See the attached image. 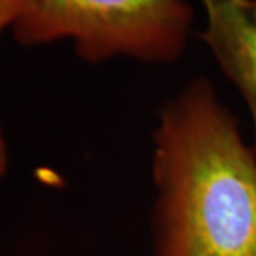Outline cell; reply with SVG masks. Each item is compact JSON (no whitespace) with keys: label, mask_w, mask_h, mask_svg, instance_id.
<instances>
[{"label":"cell","mask_w":256,"mask_h":256,"mask_svg":"<svg viewBox=\"0 0 256 256\" xmlns=\"http://www.w3.org/2000/svg\"><path fill=\"white\" fill-rule=\"evenodd\" d=\"M151 172L154 256H256V152L210 80L162 106Z\"/></svg>","instance_id":"6da1fadb"},{"label":"cell","mask_w":256,"mask_h":256,"mask_svg":"<svg viewBox=\"0 0 256 256\" xmlns=\"http://www.w3.org/2000/svg\"><path fill=\"white\" fill-rule=\"evenodd\" d=\"M192 18L186 0H34L12 32L22 46L72 40L92 64L118 57L164 64L184 53Z\"/></svg>","instance_id":"7a4b0ae2"},{"label":"cell","mask_w":256,"mask_h":256,"mask_svg":"<svg viewBox=\"0 0 256 256\" xmlns=\"http://www.w3.org/2000/svg\"><path fill=\"white\" fill-rule=\"evenodd\" d=\"M200 3L205 13V28L200 37L246 104L256 152V0Z\"/></svg>","instance_id":"3957f363"},{"label":"cell","mask_w":256,"mask_h":256,"mask_svg":"<svg viewBox=\"0 0 256 256\" xmlns=\"http://www.w3.org/2000/svg\"><path fill=\"white\" fill-rule=\"evenodd\" d=\"M34 0H0V18L12 26L32 9Z\"/></svg>","instance_id":"277c9868"},{"label":"cell","mask_w":256,"mask_h":256,"mask_svg":"<svg viewBox=\"0 0 256 256\" xmlns=\"http://www.w3.org/2000/svg\"><path fill=\"white\" fill-rule=\"evenodd\" d=\"M8 28H10L9 23L4 18H0V33ZM8 166H9V151H8L6 138H4V134L2 131V127H0V176L6 174Z\"/></svg>","instance_id":"5b68a950"}]
</instances>
